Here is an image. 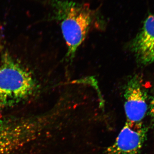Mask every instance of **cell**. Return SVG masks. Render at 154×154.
<instances>
[{"mask_svg": "<svg viewBox=\"0 0 154 154\" xmlns=\"http://www.w3.org/2000/svg\"><path fill=\"white\" fill-rule=\"evenodd\" d=\"M49 117L0 116V154H40Z\"/></svg>", "mask_w": 154, "mask_h": 154, "instance_id": "1", "label": "cell"}, {"mask_svg": "<svg viewBox=\"0 0 154 154\" xmlns=\"http://www.w3.org/2000/svg\"><path fill=\"white\" fill-rule=\"evenodd\" d=\"M38 89L32 72L5 51L0 63V110L27 101Z\"/></svg>", "mask_w": 154, "mask_h": 154, "instance_id": "2", "label": "cell"}, {"mask_svg": "<svg viewBox=\"0 0 154 154\" xmlns=\"http://www.w3.org/2000/svg\"><path fill=\"white\" fill-rule=\"evenodd\" d=\"M54 17L60 22L67 46L66 58L72 61L85 39L92 21L90 8L84 4L66 0H54Z\"/></svg>", "mask_w": 154, "mask_h": 154, "instance_id": "3", "label": "cell"}, {"mask_svg": "<svg viewBox=\"0 0 154 154\" xmlns=\"http://www.w3.org/2000/svg\"><path fill=\"white\" fill-rule=\"evenodd\" d=\"M146 130L142 122L126 121L113 144L104 154H137L145 141Z\"/></svg>", "mask_w": 154, "mask_h": 154, "instance_id": "4", "label": "cell"}, {"mask_svg": "<svg viewBox=\"0 0 154 154\" xmlns=\"http://www.w3.org/2000/svg\"><path fill=\"white\" fill-rule=\"evenodd\" d=\"M124 110L126 121H142L148 110L146 97L139 78L137 76L128 80L124 93Z\"/></svg>", "mask_w": 154, "mask_h": 154, "instance_id": "5", "label": "cell"}, {"mask_svg": "<svg viewBox=\"0 0 154 154\" xmlns=\"http://www.w3.org/2000/svg\"><path fill=\"white\" fill-rule=\"evenodd\" d=\"M137 60L144 65L154 64V15L149 14L130 45Z\"/></svg>", "mask_w": 154, "mask_h": 154, "instance_id": "6", "label": "cell"}, {"mask_svg": "<svg viewBox=\"0 0 154 154\" xmlns=\"http://www.w3.org/2000/svg\"><path fill=\"white\" fill-rule=\"evenodd\" d=\"M150 113L154 121V97L152 99L150 105Z\"/></svg>", "mask_w": 154, "mask_h": 154, "instance_id": "7", "label": "cell"}]
</instances>
